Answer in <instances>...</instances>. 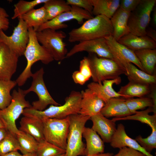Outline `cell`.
Listing matches in <instances>:
<instances>
[{
	"mask_svg": "<svg viewBox=\"0 0 156 156\" xmlns=\"http://www.w3.org/2000/svg\"><path fill=\"white\" fill-rule=\"evenodd\" d=\"M113 29L110 19L99 15L87 20L77 28L68 34L70 42H81L113 36Z\"/></svg>",
	"mask_w": 156,
	"mask_h": 156,
	"instance_id": "cell-1",
	"label": "cell"
},
{
	"mask_svg": "<svg viewBox=\"0 0 156 156\" xmlns=\"http://www.w3.org/2000/svg\"><path fill=\"white\" fill-rule=\"evenodd\" d=\"M81 92L73 90L65 99L62 105H51L42 111L31 107L25 109L22 114L24 116L34 118L40 120L49 118L63 119L72 114H79L81 99Z\"/></svg>",
	"mask_w": 156,
	"mask_h": 156,
	"instance_id": "cell-2",
	"label": "cell"
},
{
	"mask_svg": "<svg viewBox=\"0 0 156 156\" xmlns=\"http://www.w3.org/2000/svg\"><path fill=\"white\" fill-rule=\"evenodd\" d=\"M29 40L24 55L26 59V66L16 79L17 85L19 86L23 85L28 79L31 77L33 73L31 68L33 65L38 61L48 64L54 60L48 51L38 42L36 31L32 27L28 29Z\"/></svg>",
	"mask_w": 156,
	"mask_h": 156,
	"instance_id": "cell-3",
	"label": "cell"
},
{
	"mask_svg": "<svg viewBox=\"0 0 156 156\" xmlns=\"http://www.w3.org/2000/svg\"><path fill=\"white\" fill-rule=\"evenodd\" d=\"M87 57L93 82L102 83L105 80L114 79L126 73L124 66L113 60L99 57L92 53H89Z\"/></svg>",
	"mask_w": 156,
	"mask_h": 156,
	"instance_id": "cell-4",
	"label": "cell"
},
{
	"mask_svg": "<svg viewBox=\"0 0 156 156\" xmlns=\"http://www.w3.org/2000/svg\"><path fill=\"white\" fill-rule=\"evenodd\" d=\"M69 122L65 156H85L86 146L82 134L86 122L90 117L80 114L68 116Z\"/></svg>",
	"mask_w": 156,
	"mask_h": 156,
	"instance_id": "cell-5",
	"label": "cell"
},
{
	"mask_svg": "<svg viewBox=\"0 0 156 156\" xmlns=\"http://www.w3.org/2000/svg\"><path fill=\"white\" fill-rule=\"evenodd\" d=\"M26 95L24 90L20 88L18 90H14L10 104L5 109L0 110V119L5 129L16 137L19 130L16 125V120L23 114L25 109L31 107L29 102L26 100Z\"/></svg>",
	"mask_w": 156,
	"mask_h": 156,
	"instance_id": "cell-6",
	"label": "cell"
},
{
	"mask_svg": "<svg viewBox=\"0 0 156 156\" xmlns=\"http://www.w3.org/2000/svg\"><path fill=\"white\" fill-rule=\"evenodd\" d=\"M36 35L38 42L48 51L54 60L61 61L66 58L68 51L63 41L66 36L65 32L46 29L36 31Z\"/></svg>",
	"mask_w": 156,
	"mask_h": 156,
	"instance_id": "cell-7",
	"label": "cell"
},
{
	"mask_svg": "<svg viewBox=\"0 0 156 156\" xmlns=\"http://www.w3.org/2000/svg\"><path fill=\"white\" fill-rule=\"evenodd\" d=\"M42 121L45 140L66 151L69 127L68 117L47 118Z\"/></svg>",
	"mask_w": 156,
	"mask_h": 156,
	"instance_id": "cell-8",
	"label": "cell"
},
{
	"mask_svg": "<svg viewBox=\"0 0 156 156\" xmlns=\"http://www.w3.org/2000/svg\"><path fill=\"white\" fill-rule=\"evenodd\" d=\"M156 2V0H141L136 8L130 12L128 22L130 33L138 36L146 35Z\"/></svg>",
	"mask_w": 156,
	"mask_h": 156,
	"instance_id": "cell-9",
	"label": "cell"
},
{
	"mask_svg": "<svg viewBox=\"0 0 156 156\" xmlns=\"http://www.w3.org/2000/svg\"><path fill=\"white\" fill-rule=\"evenodd\" d=\"M44 68L42 67L33 73L31 86L27 89L24 90L26 95L31 92H34L37 94L38 99L32 103L31 107L39 111L44 110L49 105H60L53 99L49 93L44 81Z\"/></svg>",
	"mask_w": 156,
	"mask_h": 156,
	"instance_id": "cell-10",
	"label": "cell"
},
{
	"mask_svg": "<svg viewBox=\"0 0 156 156\" xmlns=\"http://www.w3.org/2000/svg\"><path fill=\"white\" fill-rule=\"evenodd\" d=\"M18 18V24L11 36H7L3 31H0V42L5 44L19 57L24 55L28 42L29 34L26 23L22 18Z\"/></svg>",
	"mask_w": 156,
	"mask_h": 156,
	"instance_id": "cell-11",
	"label": "cell"
},
{
	"mask_svg": "<svg viewBox=\"0 0 156 156\" xmlns=\"http://www.w3.org/2000/svg\"><path fill=\"white\" fill-rule=\"evenodd\" d=\"M71 7L69 11L62 13L48 21L40 26L36 31L46 29L57 30L66 28L68 26L65 23L73 20H76L79 24H82L84 20H87L93 17L91 13L83 9L74 5H71Z\"/></svg>",
	"mask_w": 156,
	"mask_h": 156,
	"instance_id": "cell-12",
	"label": "cell"
},
{
	"mask_svg": "<svg viewBox=\"0 0 156 156\" xmlns=\"http://www.w3.org/2000/svg\"><path fill=\"white\" fill-rule=\"evenodd\" d=\"M82 51L94 54L99 57L112 59L122 64L111 52L105 38L79 42L68 52L66 58Z\"/></svg>",
	"mask_w": 156,
	"mask_h": 156,
	"instance_id": "cell-13",
	"label": "cell"
},
{
	"mask_svg": "<svg viewBox=\"0 0 156 156\" xmlns=\"http://www.w3.org/2000/svg\"><path fill=\"white\" fill-rule=\"evenodd\" d=\"M19 57L8 46L0 42V80H9L15 73Z\"/></svg>",
	"mask_w": 156,
	"mask_h": 156,
	"instance_id": "cell-14",
	"label": "cell"
},
{
	"mask_svg": "<svg viewBox=\"0 0 156 156\" xmlns=\"http://www.w3.org/2000/svg\"><path fill=\"white\" fill-rule=\"evenodd\" d=\"M105 38L111 52L123 66L126 63H131L135 64L140 69L144 71L133 51L119 43L112 36Z\"/></svg>",
	"mask_w": 156,
	"mask_h": 156,
	"instance_id": "cell-15",
	"label": "cell"
},
{
	"mask_svg": "<svg viewBox=\"0 0 156 156\" xmlns=\"http://www.w3.org/2000/svg\"><path fill=\"white\" fill-rule=\"evenodd\" d=\"M81 92L82 97L79 114L91 117L100 113L105 102L88 88Z\"/></svg>",
	"mask_w": 156,
	"mask_h": 156,
	"instance_id": "cell-16",
	"label": "cell"
},
{
	"mask_svg": "<svg viewBox=\"0 0 156 156\" xmlns=\"http://www.w3.org/2000/svg\"><path fill=\"white\" fill-rule=\"evenodd\" d=\"M90 119L93 123L92 129L101 136L104 142L110 143L116 130L115 122L101 113L91 116Z\"/></svg>",
	"mask_w": 156,
	"mask_h": 156,
	"instance_id": "cell-17",
	"label": "cell"
},
{
	"mask_svg": "<svg viewBox=\"0 0 156 156\" xmlns=\"http://www.w3.org/2000/svg\"><path fill=\"white\" fill-rule=\"evenodd\" d=\"M120 77L111 80H105L102 83L93 82L87 85V88L90 90L106 103L109 99L121 97L126 99L125 97L118 93L113 88L114 84H119L121 82Z\"/></svg>",
	"mask_w": 156,
	"mask_h": 156,
	"instance_id": "cell-18",
	"label": "cell"
},
{
	"mask_svg": "<svg viewBox=\"0 0 156 156\" xmlns=\"http://www.w3.org/2000/svg\"><path fill=\"white\" fill-rule=\"evenodd\" d=\"M109 143L110 146L114 148L120 149L127 147L139 151L146 156H154L146 151L135 139L131 138L127 134L125 127L121 123L118 125Z\"/></svg>",
	"mask_w": 156,
	"mask_h": 156,
	"instance_id": "cell-19",
	"label": "cell"
},
{
	"mask_svg": "<svg viewBox=\"0 0 156 156\" xmlns=\"http://www.w3.org/2000/svg\"><path fill=\"white\" fill-rule=\"evenodd\" d=\"M100 113L107 118H122L133 114L126 103L125 99L120 97L109 99L105 103Z\"/></svg>",
	"mask_w": 156,
	"mask_h": 156,
	"instance_id": "cell-20",
	"label": "cell"
},
{
	"mask_svg": "<svg viewBox=\"0 0 156 156\" xmlns=\"http://www.w3.org/2000/svg\"><path fill=\"white\" fill-rule=\"evenodd\" d=\"M118 42L134 51L154 49L156 42L146 35L138 36L130 33L121 38Z\"/></svg>",
	"mask_w": 156,
	"mask_h": 156,
	"instance_id": "cell-21",
	"label": "cell"
},
{
	"mask_svg": "<svg viewBox=\"0 0 156 156\" xmlns=\"http://www.w3.org/2000/svg\"><path fill=\"white\" fill-rule=\"evenodd\" d=\"M130 14L119 8L110 19L113 29L112 36L117 41L130 33L128 22Z\"/></svg>",
	"mask_w": 156,
	"mask_h": 156,
	"instance_id": "cell-22",
	"label": "cell"
},
{
	"mask_svg": "<svg viewBox=\"0 0 156 156\" xmlns=\"http://www.w3.org/2000/svg\"><path fill=\"white\" fill-rule=\"evenodd\" d=\"M19 130L33 136L38 142L45 140L42 121L31 117L24 116L20 122Z\"/></svg>",
	"mask_w": 156,
	"mask_h": 156,
	"instance_id": "cell-23",
	"label": "cell"
},
{
	"mask_svg": "<svg viewBox=\"0 0 156 156\" xmlns=\"http://www.w3.org/2000/svg\"><path fill=\"white\" fill-rule=\"evenodd\" d=\"M82 136L86 142L85 156L104 153V142L92 128L85 127Z\"/></svg>",
	"mask_w": 156,
	"mask_h": 156,
	"instance_id": "cell-24",
	"label": "cell"
},
{
	"mask_svg": "<svg viewBox=\"0 0 156 156\" xmlns=\"http://www.w3.org/2000/svg\"><path fill=\"white\" fill-rule=\"evenodd\" d=\"M124 66L126 70L125 75L129 81L146 84L151 86L156 85V75H151L147 73L138 69L131 63H126Z\"/></svg>",
	"mask_w": 156,
	"mask_h": 156,
	"instance_id": "cell-25",
	"label": "cell"
},
{
	"mask_svg": "<svg viewBox=\"0 0 156 156\" xmlns=\"http://www.w3.org/2000/svg\"><path fill=\"white\" fill-rule=\"evenodd\" d=\"M93 6L92 12L95 16L103 15L111 19L119 8L120 0H90Z\"/></svg>",
	"mask_w": 156,
	"mask_h": 156,
	"instance_id": "cell-26",
	"label": "cell"
},
{
	"mask_svg": "<svg viewBox=\"0 0 156 156\" xmlns=\"http://www.w3.org/2000/svg\"><path fill=\"white\" fill-rule=\"evenodd\" d=\"M134 52L144 71L150 75H156V49H144Z\"/></svg>",
	"mask_w": 156,
	"mask_h": 156,
	"instance_id": "cell-27",
	"label": "cell"
},
{
	"mask_svg": "<svg viewBox=\"0 0 156 156\" xmlns=\"http://www.w3.org/2000/svg\"><path fill=\"white\" fill-rule=\"evenodd\" d=\"M18 18H22L28 28L32 27L36 31L48 21L47 12L43 6L37 9L34 8Z\"/></svg>",
	"mask_w": 156,
	"mask_h": 156,
	"instance_id": "cell-28",
	"label": "cell"
},
{
	"mask_svg": "<svg viewBox=\"0 0 156 156\" xmlns=\"http://www.w3.org/2000/svg\"><path fill=\"white\" fill-rule=\"evenodd\" d=\"M151 90V86L149 85L129 81L126 85L121 86L118 92L127 99L144 97L149 94Z\"/></svg>",
	"mask_w": 156,
	"mask_h": 156,
	"instance_id": "cell-29",
	"label": "cell"
},
{
	"mask_svg": "<svg viewBox=\"0 0 156 156\" xmlns=\"http://www.w3.org/2000/svg\"><path fill=\"white\" fill-rule=\"evenodd\" d=\"M153 112L152 107H149L145 110L136 111L133 115L122 118H114L112 120L115 122L120 120H134L146 124L151 127L152 129H156V114L151 115L150 112Z\"/></svg>",
	"mask_w": 156,
	"mask_h": 156,
	"instance_id": "cell-30",
	"label": "cell"
},
{
	"mask_svg": "<svg viewBox=\"0 0 156 156\" xmlns=\"http://www.w3.org/2000/svg\"><path fill=\"white\" fill-rule=\"evenodd\" d=\"M44 4L48 21L62 13L69 11L71 8L66 1L63 0H48Z\"/></svg>",
	"mask_w": 156,
	"mask_h": 156,
	"instance_id": "cell-31",
	"label": "cell"
},
{
	"mask_svg": "<svg viewBox=\"0 0 156 156\" xmlns=\"http://www.w3.org/2000/svg\"><path fill=\"white\" fill-rule=\"evenodd\" d=\"M16 136L23 155L36 152L38 142L33 136L19 130Z\"/></svg>",
	"mask_w": 156,
	"mask_h": 156,
	"instance_id": "cell-32",
	"label": "cell"
},
{
	"mask_svg": "<svg viewBox=\"0 0 156 156\" xmlns=\"http://www.w3.org/2000/svg\"><path fill=\"white\" fill-rule=\"evenodd\" d=\"M16 85V80H0V110L6 108L11 103L12 97L10 91Z\"/></svg>",
	"mask_w": 156,
	"mask_h": 156,
	"instance_id": "cell-33",
	"label": "cell"
},
{
	"mask_svg": "<svg viewBox=\"0 0 156 156\" xmlns=\"http://www.w3.org/2000/svg\"><path fill=\"white\" fill-rule=\"evenodd\" d=\"M21 149L16 137L10 132L0 141V156L10 152L21 151Z\"/></svg>",
	"mask_w": 156,
	"mask_h": 156,
	"instance_id": "cell-34",
	"label": "cell"
},
{
	"mask_svg": "<svg viewBox=\"0 0 156 156\" xmlns=\"http://www.w3.org/2000/svg\"><path fill=\"white\" fill-rule=\"evenodd\" d=\"M48 0H34L27 1L23 0L19 1L14 6V14L12 17V19L18 18L28 12L37 5L46 2Z\"/></svg>",
	"mask_w": 156,
	"mask_h": 156,
	"instance_id": "cell-35",
	"label": "cell"
},
{
	"mask_svg": "<svg viewBox=\"0 0 156 156\" xmlns=\"http://www.w3.org/2000/svg\"><path fill=\"white\" fill-rule=\"evenodd\" d=\"M125 102L133 114H135L138 110L143 109L147 107L153 108V101L148 97L128 98L125 99Z\"/></svg>",
	"mask_w": 156,
	"mask_h": 156,
	"instance_id": "cell-36",
	"label": "cell"
},
{
	"mask_svg": "<svg viewBox=\"0 0 156 156\" xmlns=\"http://www.w3.org/2000/svg\"><path fill=\"white\" fill-rule=\"evenodd\" d=\"M65 152V150L44 140L38 142L36 153L37 156H55Z\"/></svg>",
	"mask_w": 156,
	"mask_h": 156,
	"instance_id": "cell-37",
	"label": "cell"
},
{
	"mask_svg": "<svg viewBox=\"0 0 156 156\" xmlns=\"http://www.w3.org/2000/svg\"><path fill=\"white\" fill-rule=\"evenodd\" d=\"M156 130L152 129L151 134L146 138H143L141 136L139 135L135 139L146 151L150 153L156 148Z\"/></svg>",
	"mask_w": 156,
	"mask_h": 156,
	"instance_id": "cell-38",
	"label": "cell"
},
{
	"mask_svg": "<svg viewBox=\"0 0 156 156\" xmlns=\"http://www.w3.org/2000/svg\"><path fill=\"white\" fill-rule=\"evenodd\" d=\"M66 2L69 5L77 6L87 11L92 15L93 6L90 0H67Z\"/></svg>",
	"mask_w": 156,
	"mask_h": 156,
	"instance_id": "cell-39",
	"label": "cell"
},
{
	"mask_svg": "<svg viewBox=\"0 0 156 156\" xmlns=\"http://www.w3.org/2000/svg\"><path fill=\"white\" fill-rule=\"evenodd\" d=\"M79 71L88 80L91 77V71L87 57H84L80 61Z\"/></svg>",
	"mask_w": 156,
	"mask_h": 156,
	"instance_id": "cell-40",
	"label": "cell"
},
{
	"mask_svg": "<svg viewBox=\"0 0 156 156\" xmlns=\"http://www.w3.org/2000/svg\"><path fill=\"white\" fill-rule=\"evenodd\" d=\"M141 0H120L119 8L129 12L133 11L139 4Z\"/></svg>",
	"mask_w": 156,
	"mask_h": 156,
	"instance_id": "cell-41",
	"label": "cell"
},
{
	"mask_svg": "<svg viewBox=\"0 0 156 156\" xmlns=\"http://www.w3.org/2000/svg\"><path fill=\"white\" fill-rule=\"evenodd\" d=\"M112 156H146L142 152L132 148L125 147L119 149L118 152Z\"/></svg>",
	"mask_w": 156,
	"mask_h": 156,
	"instance_id": "cell-42",
	"label": "cell"
},
{
	"mask_svg": "<svg viewBox=\"0 0 156 156\" xmlns=\"http://www.w3.org/2000/svg\"><path fill=\"white\" fill-rule=\"evenodd\" d=\"M9 15L5 10L0 6V31H5L9 27Z\"/></svg>",
	"mask_w": 156,
	"mask_h": 156,
	"instance_id": "cell-43",
	"label": "cell"
},
{
	"mask_svg": "<svg viewBox=\"0 0 156 156\" xmlns=\"http://www.w3.org/2000/svg\"><path fill=\"white\" fill-rule=\"evenodd\" d=\"M72 77L75 83L82 85H84L88 81L79 70L75 71L73 73Z\"/></svg>",
	"mask_w": 156,
	"mask_h": 156,
	"instance_id": "cell-44",
	"label": "cell"
},
{
	"mask_svg": "<svg viewBox=\"0 0 156 156\" xmlns=\"http://www.w3.org/2000/svg\"><path fill=\"white\" fill-rule=\"evenodd\" d=\"M149 96L152 100L153 103V108L154 114H156V85L151 86V90Z\"/></svg>",
	"mask_w": 156,
	"mask_h": 156,
	"instance_id": "cell-45",
	"label": "cell"
},
{
	"mask_svg": "<svg viewBox=\"0 0 156 156\" xmlns=\"http://www.w3.org/2000/svg\"><path fill=\"white\" fill-rule=\"evenodd\" d=\"M146 35L156 42V31L155 30L151 28L146 29Z\"/></svg>",
	"mask_w": 156,
	"mask_h": 156,
	"instance_id": "cell-46",
	"label": "cell"
},
{
	"mask_svg": "<svg viewBox=\"0 0 156 156\" xmlns=\"http://www.w3.org/2000/svg\"><path fill=\"white\" fill-rule=\"evenodd\" d=\"M8 132L5 128L0 129V141L6 136Z\"/></svg>",
	"mask_w": 156,
	"mask_h": 156,
	"instance_id": "cell-47",
	"label": "cell"
},
{
	"mask_svg": "<svg viewBox=\"0 0 156 156\" xmlns=\"http://www.w3.org/2000/svg\"><path fill=\"white\" fill-rule=\"evenodd\" d=\"M114 154L112 153L107 152L88 155L86 156H112Z\"/></svg>",
	"mask_w": 156,
	"mask_h": 156,
	"instance_id": "cell-48",
	"label": "cell"
},
{
	"mask_svg": "<svg viewBox=\"0 0 156 156\" xmlns=\"http://www.w3.org/2000/svg\"><path fill=\"white\" fill-rule=\"evenodd\" d=\"M1 156H23V155L20 154L17 151L10 152Z\"/></svg>",
	"mask_w": 156,
	"mask_h": 156,
	"instance_id": "cell-49",
	"label": "cell"
},
{
	"mask_svg": "<svg viewBox=\"0 0 156 156\" xmlns=\"http://www.w3.org/2000/svg\"><path fill=\"white\" fill-rule=\"evenodd\" d=\"M153 13V14L152 22L153 24L155 26L156 25V10L154 8Z\"/></svg>",
	"mask_w": 156,
	"mask_h": 156,
	"instance_id": "cell-50",
	"label": "cell"
},
{
	"mask_svg": "<svg viewBox=\"0 0 156 156\" xmlns=\"http://www.w3.org/2000/svg\"><path fill=\"white\" fill-rule=\"evenodd\" d=\"M23 156H37V155L36 153H34L23 155Z\"/></svg>",
	"mask_w": 156,
	"mask_h": 156,
	"instance_id": "cell-51",
	"label": "cell"
},
{
	"mask_svg": "<svg viewBox=\"0 0 156 156\" xmlns=\"http://www.w3.org/2000/svg\"><path fill=\"white\" fill-rule=\"evenodd\" d=\"M5 128V126L2 121L0 119V129Z\"/></svg>",
	"mask_w": 156,
	"mask_h": 156,
	"instance_id": "cell-52",
	"label": "cell"
},
{
	"mask_svg": "<svg viewBox=\"0 0 156 156\" xmlns=\"http://www.w3.org/2000/svg\"><path fill=\"white\" fill-rule=\"evenodd\" d=\"M55 156H65V153Z\"/></svg>",
	"mask_w": 156,
	"mask_h": 156,
	"instance_id": "cell-53",
	"label": "cell"
},
{
	"mask_svg": "<svg viewBox=\"0 0 156 156\" xmlns=\"http://www.w3.org/2000/svg\"></svg>",
	"mask_w": 156,
	"mask_h": 156,
	"instance_id": "cell-54",
	"label": "cell"
}]
</instances>
